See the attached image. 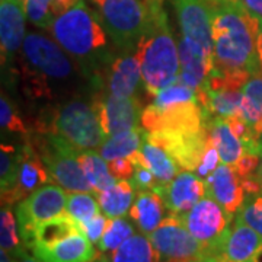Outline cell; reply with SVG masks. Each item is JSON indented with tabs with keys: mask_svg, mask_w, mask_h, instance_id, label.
I'll return each mask as SVG.
<instances>
[{
	"mask_svg": "<svg viewBox=\"0 0 262 262\" xmlns=\"http://www.w3.org/2000/svg\"><path fill=\"white\" fill-rule=\"evenodd\" d=\"M182 42L214 67L211 10L207 0H175Z\"/></svg>",
	"mask_w": 262,
	"mask_h": 262,
	"instance_id": "11",
	"label": "cell"
},
{
	"mask_svg": "<svg viewBox=\"0 0 262 262\" xmlns=\"http://www.w3.org/2000/svg\"><path fill=\"white\" fill-rule=\"evenodd\" d=\"M136 189L131 179H122L117 181L113 187L108 189H103L96 192L95 195L98 198V203L101 207V211L106 215L108 219L114 217H124L130 211L131 206L134 203L136 196Z\"/></svg>",
	"mask_w": 262,
	"mask_h": 262,
	"instance_id": "25",
	"label": "cell"
},
{
	"mask_svg": "<svg viewBox=\"0 0 262 262\" xmlns=\"http://www.w3.org/2000/svg\"><path fill=\"white\" fill-rule=\"evenodd\" d=\"M153 189L162 195L169 214L177 215L187 213L207 195L206 179L192 170H182L172 181L159 184Z\"/></svg>",
	"mask_w": 262,
	"mask_h": 262,
	"instance_id": "15",
	"label": "cell"
},
{
	"mask_svg": "<svg viewBox=\"0 0 262 262\" xmlns=\"http://www.w3.org/2000/svg\"><path fill=\"white\" fill-rule=\"evenodd\" d=\"M210 133V131H208ZM219 162H222L220 160V155H219V151L215 149L214 143L211 140V137H208V141H207V147L204 150V155H203V159H201V163H200V166L196 169L195 172L201 177L203 179H206L207 177H210L213 172H214L217 166L220 165Z\"/></svg>",
	"mask_w": 262,
	"mask_h": 262,
	"instance_id": "37",
	"label": "cell"
},
{
	"mask_svg": "<svg viewBox=\"0 0 262 262\" xmlns=\"http://www.w3.org/2000/svg\"><path fill=\"white\" fill-rule=\"evenodd\" d=\"M166 210L168 208L159 192L155 189H137L128 215L140 233L149 236L163 222Z\"/></svg>",
	"mask_w": 262,
	"mask_h": 262,
	"instance_id": "21",
	"label": "cell"
},
{
	"mask_svg": "<svg viewBox=\"0 0 262 262\" xmlns=\"http://www.w3.org/2000/svg\"><path fill=\"white\" fill-rule=\"evenodd\" d=\"M22 160V144H8L0 146V184L2 189H10L16 185L18 172Z\"/></svg>",
	"mask_w": 262,
	"mask_h": 262,
	"instance_id": "31",
	"label": "cell"
},
{
	"mask_svg": "<svg viewBox=\"0 0 262 262\" xmlns=\"http://www.w3.org/2000/svg\"><path fill=\"white\" fill-rule=\"evenodd\" d=\"M95 262H160V258L149 236L136 233L115 251L98 256Z\"/></svg>",
	"mask_w": 262,
	"mask_h": 262,
	"instance_id": "24",
	"label": "cell"
},
{
	"mask_svg": "<svg viewBox=\"0 0 262 262\" xmlns=\"http://www.w3.org/2000/svg\"><path fill=\"white\" fill-rule=\"evenodd\" d=\"M106 223H108V217L105 214H98L83 225H79V229L92 244H98L99 239L102 237Z\"/></svg>",
	"mask_w": 262,
	"mask_h": 262,
	"instance_id": "38",
	"label": "cell"
},
{
	"mask_svg": "<svg viewBox=\"0 0 262 262\" xmlns=\"http://www.w3.org/2000/svg\"><path fill=\"white\" fill-rule=\"evenodd\" d=\"M60 185H42L16 206V220L22 244L28 249L35 227L50 219L64 214L67 194Z\"/></svg>",
	"mask_w": 262,
	"mask_h": 262,
	"instance_id": "10",
	"label": "cell"
},
{
	"mask_svg": "<svg viewBox=\"0 0 262 262\" xmlns=\"http://www.w3.org/2000/svg\"><path fill=\"white\" fill-rule=\"evenodd\" d=\"M12 258L15 259V262H39L35 256H34V258H31V256H29L28 253H27V248L19 249L18 252L15 253Z\"/></svg>",
	"mask_w": 262,
	"mask_h": 262,
	"instance_id": "43",
	"label": "cell"
},
{
	"mask_svg": "<svg viewBox=\"0 0 262 262\" xmlns=\"http://www.w3.org/2000/svg\"><path fill=\"white\" fill-rule=\"evenodd\" d=\"M24 63L25 92L32 98H51V83H69L75 79L73 58L58 46L56 39L38 32H29L20 50Z\"/></svg>",
	"mask_w": 262,
	"mask_h": 262,
	"instance_id": "4",
	"label": "cell"
},
{
	"mask_svg": "<svg viewBox=\"0 0 262 262\" xmlns=\"http://www.w3.org/2000/svg\"><path fill=\"white\" fill-rule=\"evenodd\" d=\"M64 139L77 151L98 149L106 140L92 101L70 99L61 103L53 115L51 131Z\"/></svg>",
	"mask_w": 262,
	"mask_h": 262,
	"instance_id": "6",
	"label": "cell"
},
{
	"mask_svg": "<svg viewBox=\"0 0 262 262\" xmlns=\"http://www.w3.org/2000/svg\"><path fill=\"white\" fill-rule=\"evenodd\" d=\"M146 134L147 131L143 127L122 131V133L108 137L98 147V151L106 162H111L118 158H128L133 153L140 150L141 144L146 139Z\"/></svg>",
	"mask_w": 262,
	"mask_h": 262,
	"instance_id": "26",
	"label": "cell"
},
{
	"mask_svg": "<svg viewBox=\"0 0 262 262\" xmlns=\"http://www.w3.org/2000/svg\"><path fill=\"white\" fill-rule=\"evenodd\" d=\"M236 2L244 5L245 8L251 13H253L255 16L262 18V0H236Z\"/></svg>",
	"mask_w": 262,
	"mask_h": 262,
	"instance_id": "42",
	"label": "cell"
},
{
	"mask_svg": "<svg viewBox=\"0 0 262 262\" xmlns=\"http://www.w3.org/2000/svg\"><path fill=\"white\" fill-rule=\"evenodd\" d=\"M208 137V125L206 130L196 133L156 131L146 134V139L165 150L182 170L192 172H195L201 163Z\"/></svg>",
	"mask_w": 262,
	"mask_h": 262,
	"instance_id": "12",
	"label": "cell"
},
{
	"mask_svg": "<svg viewBox=\"0 0 262 262\" xmlns=\"http://www.w3.org/2000/svg\"><path fill=\"white\" fill-rule=\"evenodd\" d=\"M149 239L159 253L160 262H195L208 256L206 248L177 214L166 215Z\"/></svg>",
	"mask_w": 262,
	"mask_h": 262,
	"instance_id": "9",
	"label": "cell"
},
{
	"mask_svg": "<svg viewBox=\"0 0 262 262\" xmlns=\"http://www.w3.org/2000/svg\"><path fill=\"white\" fill-rule=\"evenodd\" d=\"M242 94L255 110L262 114V72L253 73L242 86Z\"/></svg>",
	"mask_w": 262,
	"mask_h": 262,
	"instance_id": "36",
	"label": "cell"
},
{
	"mask_svg": "<svg viewBox=\"0 0 262 262\" xmlns=\"http://www.w3.org/2000/svg\"><path fill=\"white\" fill-rule=\"evenodd\" d=\"M77 3H79V0H53V6H51L53 15L54 16H60L64 12L72 9L73 6H76Z\"/></svg>",
	"mask_w": 262,
	"mask_h": 262,
	"instance_id": "41",
	"label": "cell"
},
{
	"mask_svg": "<svg viewBox=\"0 0 262 262\" xmlns=\"http://www.w3.org/2000/svg\"><path fill=\"white\" fill-rule=\"evenodd\" d=\"M53 0H27L25 8H27V16L38 28L50 29L54 15H53Z\"/></svg>",
	"mask_w": 262,
	"mask_h": 262,
	"instance_id": "35",
	"label": "cell"
},
{
	"mask_svg": "<svg viewBox=\"0 0 262 262\" xmlns=\"http://www.w3.org/2000/svg\"><path fill=\"white\" fill-rule=\"evenodd\" d=\"M94 192H70L67 195L66 213L75 219L77 226L83 225L94 219L95 215L101 214V207L98 198Z\"/></svg>",
	"mask_w": 262,
	"mask_h": 262,
	"instance_id": "30",
	"label": "cell"
},
{
	"mask_svg": "<svg viewBox=\"0 0 262 262\" xmlns=\"http://www.w3.org/2000/svg\"><path fill=\"white\" fill-rule=\"evenodd\" d=\"M133 234H136V229L125 217L108 219V223H106V227L103 230L102 237L96 244L98 251L102 253L115 251Z\"/></svg>",
	"mask_w": 262,
	"mask_h": 262,
	"instance_id": "29",
	"label": "cell"
},
{
	"mask_svg": "<svg viewBox=\"0 0 262 262\" xmlns=\"http://www.w3.org/2000/svg\"><path fill=\"white\" fill-rule=\"evenodd\" d=\"M207 195L214 198L230 215H236L246 200L244 178L229 165L220 163L214 172L206 178Z\"/></svg>",
	"mask_w": 262,
	"mask_h": 262,
	"instance_id": "17",
	"label": "cell"
},
{
	"mask_svg": "<svg viewBox=\"0 0 262 262\" xmlns=\"http://www.w3.org/2000/svg\"><path fill=\"white\" fill-rule=\"evenodd\" d=\"M18 220L10 206H2L0 211V245L2 251H6L9 255H15L19 249L25 248V245H20V233L18 232Z\"/></svg>",
	"mask_w": 262,
	"mask_h": 262,
	"instance_id": "32",
	"label": "cell"
},
{
	"mask_svg": "<svg viewBox=\"0 0 262 262\" xmlns=\"http://www.w3.org/2000/svg\"><path fill=\"white\" fill-rule=\"evenodd\" d=\"M77 160L83 169L84 177L94 188V194L117 184V179L110 172L108 162L99 155V151L95 149L82 150L77 155Z\"/></svg>",
	"mask_w": 262,
	"mask_h": 262,
	"instance_id": "28",
	"label": "cell"
},
{
	"mask_svg": "<svg viewBox=\"0 0 262 262\" xmlns=\"http://www.w3.org/2000/svg\"><path fill=\"white\" fill-rule=\"evenodd\" d=\"M91 101L98 113L106 139L122 131L137 128L141 124L143 108L137 96L122 98L106 92L95 95Z\"/></svg>",
	"mask_w": 262,
	"mask_h": 262,
	"instance_id": "13",
	"label": "cell"
},
{
	"mask_svg": "<svg viewBox=\"0 0 262 262\" xmlns=\"http://www.w3.org/2000/svg\"><path fill=\"white\" fill-rule=\"evenodd\" d=\"M256 179L259 181V185L262 188V151H261V160H259V166H258V170H256Z\"/></svg>",
	"mask_w": 262,
	"mask_h": 262,
	"instance_id": "46",
	"label": "cell"
},
{
	"mask_svg": "<svg viewBox=\"0 0 262 262\" xmlns=\"http://www.w3.org/2000/svg\"><path fill=\"white\" fill-rule=\"evenodd\" d=\"M211 10L214 70L252 76L262 72L258 56V16L236 0H207Z\"/></svg>",
	"mask_w": 262,
	"mask_h": 262,
	"instance_id": "1",
	"label": "cell"
},
{
	"mask_svg": "<svg viewBox=\"0 0 262 262\" xmlns=\"http://www.w3.org/2000/svg\"><path fill=\"white\" fill-rule=\"evenodd\" d=\"M210 137L220 155L222 163L236 168L241 159L246 155L242 139L232 130L225 117H213L208 121Z\"/></svg>",
	"mask_w": 262,
	"mask_h": 262,
	"instance_id": "22",
	"label": "cell"
},
{
	"mask_svg": "<svg viewBox=\"0 0 262 262\" xmlns=\"http://www.w3.org/2000/svg\"><path fill=\"white\" fill-rule=\"evenodd\" d=\"M27 8L22 0H0V47L2 66L9 67L25 41Z\"/></svg>",
	"mask_w": 262,
	"mask_h": 262,
	"instance_id": "16",
	"label": "cell"
},
{
	"mask_svg": "<svg viewBox=\"0 0 262 262\" xmlns=\"http://www.w3.org/2000/svg\"><path fill=\"white\" fill-rule=\"evenodd\" d=\"M108 37L121 53L136 51L149 20L144 0H89Z\"/></svg>",
	"mask_w": 262,
	"mask_h": 262,
	"instance_id": "5",
	"label": "cell"
},
{
	"mask_svg": "<svg viewBox=\"0 0 262 262\" xmlns=\"http://www.w3.org/2000/svg\"><path fill=\"white\" fill-rule=\"evenodd\" d=\"M222 256H223V255H222ZM217 258H219V256H207V258L198 259V261H195V262H215L217 261Z\"/></svg>",
	"mask_w": 262,
	"mask_h": 262,
	"instance_id": "47",
	"label": "cell"
},
{
	"mask_svg": "<svg viewBox=\"0 0 262 262\" xmlns=\"http://www.w3.org/2000/svg\"><path fill=\"white\" fill-rule=\"evenodd\" d=\"M37 144L35 149L44 160L51 181L69 192H94L77 160L79 151L72 144L53 133H46Z\"/></svg>",
	"mask_w": 262,
	"mask_h": 262,
	"instance_id": "7",
	"label": "cell"
},
{
	"mask_svg": "<svg viewBox=\"0 0 262 262\" xmlns=\"http://www.w3.org/2000/svg\"><path fill=\"white\" fill-rule=\"evenodd\" d=\"M106 92L115 96L133 98L140 91L143 83L140 61L133 53H122L115 57L106 69L105 76Z\"/></svg>",
	"mask_w": 262,
	"mask_h": 262,
	"instance_id": "19",
	"label": "cell"
},
{
	"mask_svg": "<svg viewBox=\"0 0 262 262\" xmlns=\"http://www.w3.org/2000/svg\"><path fill=\"white\" fill-rule=\"evenodd\" d=\"M22 2H27V0H22Z\"/></svg>",
	"mask_w": 262,
	"mask_h": 262,
	"instance_id": "51",
	"label": "cell"
},
{
	"mask_svg": "<svg viewBox=\"0 0 262 262\" xmlns=\"http://www.w3.org/2000/svg\"><path fill=\"white\" fill-rule=\"evenodd\" d=\"M0 262H15V259L6 251H2L0 252Z\"/></svg>",
	"mask_w": 262,
	"mask_h": 262,
	"instance_id": "45",
	"label": "cell"
},
{
	"mask_svg": "<svg viewBox=\"0 0 262 262\" xmlns=\"http://www.w3.org/2000/svg\"><path fill=\"white\" fill-rule=\"evenodd\" d=\"M128 158L134 165H143L149 168L160 184H166L175 178L179 172H182L177 162L165 150L147 139H144L140 150L133 153Z\"/></svg>",
	"mask_w": 262,
	"mask_h": 262,
	"instance_id": "23",
	"label": "cell"
},
{
	"mask_svg": "<svg viewBox=\"0 0 262 262\" xmlns=\"http://www.w3.org/2000/svg\"><path fill=\"white\" fill-rule=\"evenodd\" d=\"M51 181L47 166L32 143L22 144V160L18 172L16 185L10 189H2V206H12L22 201L35 189Z\"/></svg>",
	"mask_w": 262,
	"mask_h": 262,
	"instance_id": "14",
	"label": "cell"
},
{
	"mask_svg": "<svg viewBox=\"0 0 262 262\" xmlns=\"http://www.w3.org/2000/svg\"><path fill=\"white\" fill-rule=\"evenodd\" d=\"M34 256L39 262H95L99 256L94 244L80 230L48 246H34Z\"/></svg>",
	"mask_w": 262,
	"mask_h": 262,
	"instance_id": "18",
	"label": "cell"
},
{
	"mask_svg": "<svg viewBox=\"0 0 262 262\" xmlns=\"http://www.w3.org/2000/svg\"><path fill=\"white\" fill-rule=\"evenodd\" d=\"M261 140H262V128H261Z\"/></svg>",
	"mask_w": 262,
	"mask_h": 262,
	"instance_id": "50",
	"label": "cell"
},
{
	"mask_svg": "<svg viewBox=\"0 0 262 262\" xmlns=\"http://www.w3.org/2000/svg\"><path fill=\"white\" fill-rule=\"evenodd\" d=\"M110 166V172L114 178L117 181H122V179H131L134 175L136 166L131 162L130 158H118L111 162H108Z\"/></svg>",
	"mask_w": 262,
	"mask_h": 262,
	"instance_id": "40",
	"label": "cell"
},
{
	"mask_svg": "<svg viewBox=\"0 0 262 262\" xmlns=\"http://www.w3.org/2000/svg\"><path fill=\"white\" fill-rule=\"evenodd\" d=\"M236 220L244 222L262 236V192L246 196L244 206L236 214Z\"/></svg>",
	"mask_w": 262,
	"mask_h": 262,
	"instance_id": "33",
	"label": "cell"
},
{
	"mask_svg": "<svg viewBox=\"0 0 262 262\" xmlns=\"http://www.w3.org/2000/svg\"><path fill=\"white\" fill-rule=\"evenodd\" d=\"M149 20L134 54L140 61L143 86L150 96L177 83L181 73L179 48L169 28L163 3H150Z\"/></svg>",
	"mask_w": 262,
	"mask_h": 262,
	"instance_id": "3",
	"label": "cell"
},
{
	"mask_svg": "<svg viewBox=\"0 0 262 262\" xmlns=\"http://www.w3.org/2000/svg\"><path fill=\"white\" fill-rule=\"evenodd\" d=\"M0 124L5 133H16V134H28V127L24 120L19 117L15 105L9 98L2 94L0 98Z\"/></svg>",
	"mask_w": 262,
	"mask_h": 262,
	"instance_id": "34",
	"label": "cell"
},
{
	"mask_svg": "<svg viewBox=\"0 0 262 262\" xmlns=\"http://www.w3.org/2000/svg\"><path fill=\"white\" fill-rule=\"evenodd\" d=\"M79 230L80 229L75 219H72L67 213L54 219H50L35 227L28 245V249H32L34 246H48V245L56 244Z\"/></svg>",
	"mask_w": 262,
	"mask_h": 262,
	"instance_id": "27",
	"label": "cell"
},
{
	"mask_svg": "<svg viewBox=\"0 0 262 262\" xmlns=\"http://www.w3.org/2000/svg\"><path fill=\"white\" fill-rule=\"evenodd\" d=\"M134 166H136V170L131 178V182L137 189H153L156 185H159L160 182L149 168L143 165H134Z\"/></svg>",
	"mask_w": 262,
	"mask_h": 262,
	"instance_id": "39",
	"label": "cell"
},
{
	"mask_svg": "<svg viewBox=\"0 0 262 262\" xmlns=\"http://www.w3.org/2000/svg\"><path fill=\"white\" fill-rule=\"evenodd\" d=\"M223 255L233 262H262V236L241 220H234Z\"/></svg>",
	"mask_w": 262,
	"mask_h": 262,
	"instance_id": "20",
	"label": "cell"
},
{
	"mask_svg": "<svg viewBox=\"0 0 262 262\" xmlns=\"http://www.w3.org/2000/svg\"><path fill=\"white\" fill-rule=\"evenodd\" d=\"M179 217L191 234L206 248L208 256L223 255L226 239L232 230L233 215L229 214L214 198L206 195Z\"/></svg>",
	"mask_w": 262,
	"mask_h": 262,
	"instance_id": "8",
	"label": "cell"
},
{
	"mask_svg": "<svg viewBox=\"0 0 262 262\" xmlns=\"http://www.w3.org/2000/svg\"><path fill=\"white\" fill-rule=\"evenodd\" d=\"M258 56H259V64L262 70V18L258 16Z\"/></svg>",
	"mask_w": 262,
	"mask_h": 262,
	"instance_id": "44",
	"label": "cell"
},
{
	"mask_svg": "<svg viewBox=\"0 0 262 262\" xmlns=\"http://www.w3.org/2000/svg\"><path fill=\"white\" fill-rule=\"evenodd\" d=\"M215 262H233V261L227 259L226 256H219V258H217V261H215Z\"/></svg>",
	"mask_w": 262,
	"mask_h": 262,
	"instance_id": "48",
	"label": "cell"
},
{
	"mask_svg": "<svg viewBox=\"0 0 262 262\" xmlns=\"http://www.w3.org/2000/svg\"><path fill=\"white\" fill-rule=\"evenodd\" d=\"M48 31L58 46L77 61L82 73L94 83H102L115 54L96 10L88 8L84 0H79L72 9L56 16Z\"/></svg>",
	"mask_w": 262,
	"mask_h": 262,
	"instance_id": "2",
	"label": "cell"
},
{
	"mask_svg": "<svg viewBox=\"0 0 262 262\" xmlns=\"http://www.w3.org/2000/svg\"><path fill=\"white\" fill-rule=\"evenodd\" d=\"M147 5H150V3H163L165 0H144Z\"/></svg>",
	"mask_w": 262,
	"mask_h": 262,
	"instance_id": "49",
	"label": "cell"
}]
</instances>
